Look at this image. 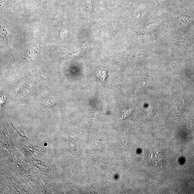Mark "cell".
Returning a JSON list of instances; mask_svg holds the SVG:
<instances>
[{"label":"cell","instance_id":"obj_1","mask_svg":"<svg viewBox=\"0 0 194 194\" xmlns=\"http://www.w3.org/2000/svg\"><path fill=\"white\" fill-rule=\"evenodd\" d=\"M96 77L101 81L106 83V79L107 76V70L104 69L98 68L95 71V74Z\"/></svg>","mask_w":194,"mask_h":194},{"label":"cell","instance_id":"obj_2","mask_svg":"<svg viewBox=\"0 0 194 194\" xmlns=\"http://www.w3.org/2000/svg\"><path fill=\"white\" fill-rule=\"evenodd\" d=\"M1 9H2L9 4L15 3V0H2L1 1Z\"/></svg>","mask_w":194,"mask_h":194}]
</instances>
